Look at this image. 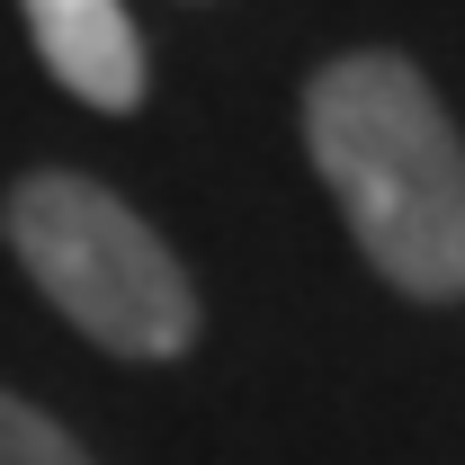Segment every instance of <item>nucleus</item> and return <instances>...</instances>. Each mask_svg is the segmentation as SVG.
<instances>
[{"mask_svg": "<svg viewBox=\"0 0 465 465\" xmlns=\"http://www.w3.org/2000/svg\"><path fill=\"white\" fill-rule=\"evenodd\" d=\"M295 125L358 260L411 304H465V134L430 72L394 45L331 54Z\"/></svg>", "mask_w": 465, "mask_h": 465, "instance_id": "f257e3e1", "label": "nucleus"}, {"mask_svg": "<svg viewBox=\"0 0 465 465\" xmlns=\"http://www.w3.org/2000/svg\"><path fill=\"white\" fill-rule=\"evenodd\" d=\"M0 242L18 251V269L36 278V295L81 341H99L108 358L171 367L206 331V304H197V278L179 269V251L90 171L9 179Z\"/></svg>", "mask_w": 465, "mask_h": 465, "instance_id": "f03ea898", "label": "nucleus"}, {"mask_svg": "<svg viewBox=\"0 0 465 465\" xmlns=\"http://www.w3.org/2000/svg\"><path fill=\"white\" fill-rule=\"evenodd\" d=\"M27 9V36L81 108L99 116H134L143 90H153V63H143V36L125 18V0H18Z\"/></svg>", "mask_w": 465, "mask_h": 465, "instance_id": "7ed1b4c3", "label": "nucleus"}, {"mask_svg": "<svg viewBox=\"0 0 465 465\" xmlns=\"http://www.w3.org/2000/svg\"><path fill=\"white\" fill-rule=\"evenodd\" d=\"M0 465H90V448L45 403H27V394L0 385Z\"/></svg>", "mask_w": 465, "mask_h": 465, "instance_id": "20e7f679", "label": "nucleus"}]
</instances>
